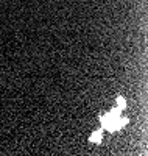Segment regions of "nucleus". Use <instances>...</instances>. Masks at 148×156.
<instances>
[{
    "label": "nucleus",
    "instance_id": "1",
    "mask_svg": "<svg viewBox=\"0 0 148 156\" xmlns=\"http://www.w3.org/2000/svg\"><path fill=\"white\" fill-rule=\"evenodd\" d=\"M100 122H101L103 128H106L108 131H117V129L123 128L128 123V119L122 116V109L114 108V109H111L108 114L100 117Z\"/></svg>",
    "mask_w": 148,
    "mask_h": 156
},
{
    "label": "nucleus",
    "instance_id": "2",
    "mask_svg": "<svg viewBox=\"0 0 148 156\" xmlns=\"http://www.w3.org/2000/svg\"><path fill=\"white\" fill-rule=\"evenodd\" d=\"M101 139H103V131L101 129H97V131H94L91 134V142H94V144H100Z\"/></svg>",
    "mask_w": 148,
    "mask_h": 156
},
{
    "label": "nucleus",
    "instance_id": "3",
    "mask_svg": "<svg viewBox=\"0 0 148 156\" xmlns=\"http://www.w3.org/2000/svg\"><path fill=\"white\" fill-rule=\"evenodd\" d=\"M125 106H126V101L122 98V97H119V98H117V108H119V109H123Z\"/></svg>",
    "mask_w": 148,
    "mask_h": 156
}]
</instances>
